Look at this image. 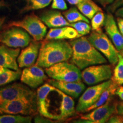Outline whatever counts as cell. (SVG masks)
<instances>
[{"instance_id":"1","label":"cell","mask_w":123,"mask_h":123,"mask_svg":"<svg viewBox=\"0 0 123 123\" xmlns=\"http://www.w3.org/2000/svg\"><path fill=\"white\" fill-rule=\"evenodd\" d=\"M37 103L39 114L50 120H64L76 112L73 98L49 83L38 89Z\"/></svg>"},{"instance_id":"2","label":"cell","mask_w":123,"mask_h":123,"mask_svg":"<svg viewBox=\"0 0 123 123\" xmlns=\"http://www.w3.org/2000/svg\"><path fill=\"white\" fill-rule=\"evenodd\" d=\"M72 54L70 42L62 39H45L41 44L35 64L47 68L58 63L68 61Z\"/></svg>"},{"instance_id":"3","label":"cell","mask_w":123,"mask_h":123,"mask_svg":"<svg viewBox=\"0 0 123 123\" xmlns=\"http://www.w3.org/2000/svg\"><path fill=\"white\" fill-rule=\"evenodd\" d=\"M70 43L73 49L71 63L80 70L89 66L107 62V59L91 43L87 37L82 36L71 40Z\"/></svg>"},{"instance_id":"4","label":"cell","mask_w":123,"mask_h":123,"mask_svg":"<svg viewBox=\"0 0 123 123\" xmlns=\"http://www.w3.org/2000/svg\"><path fill=\"white\" fill-rule=\"evenodd\" d=\"M38 112L37 93L21 97L0 105V114L34 115Z\"/></svg>"},{"instance_id":"5","label":"cell","mask_w":123,"mask_h":123,"mask_svg":"<svg viewBox=\"0 0 123 123\" xmlns=\"http://www.w3.org/2000/svg\"><path fill=\"white\" fill-rule=\"evenodd\" d=\"M91 43L108 60L112 65H116L119 61V52L108 35L101 29L92 30L87 37Z\"/></svg>"},{"instance_id":"6","label":"cell","mask_w":123,"mask_h":123,"mask_svg":"<svg viewBox=\"0 0 123 123\" xmlns=\"http://www.w3.org/2000/svg\"><path fill=\"white\" fill-rule=\"evenodd\" d=\"M49 78L56 80L78 81L81 80V72L77 66L67 61L58 63L46 68Z\"/></svg>"},{"instance_id":"7","label":"cell","mask_w":123,"mask_h":123,"mask_svg":"<svg viewBox=\"0 0 123 123\" xmlns=\"http://www.w3.org/2000/svg\"><path fill=\"white\" fill-rule=\"evenodd\" d=\"M9 26H17L26 30L35 41L42 40L47 34V27L39 17L34 14L27 15L21 21H14Z\"/></svg>"},{"instance_id":"8","label":"cell","mask_w":123,"mask_h":123,"mask_svg":"<svg viewBox=\"0 0 123 123\" xmlns=\"http://www.w3.org/2000/svg\"><path fill=\"white\" fill-rule=\"evenodd\" d=\"M118 103L112 96L103 105L92 110L90 113L81 115V119L84 120V123H107L111 116L117 114Z\"/></svg>"},{"instance_id":"9","label":"cell","mask_w":123,"mask_h":123,"mask_svg":"<svg viewBox=\"0 0 123 123\" xmlns=\"http://www.w3.org/2000/svg\"><path fill=\"white\" fill-rule=\"evenodd\" d=\"M112 76V67L110 64L92 65L83 69L81 72V80L88 86L95 85L108 80Z\"/></svg>"},{"instance_id":"10","label":"cell","mask_w":123,"mask_h":123,"mask_svg":"<svg viewBox=\"0 0 123 123\" xmlns=\"http://www.w3.org/2000/svg\"><path fill=\"white\" fill-rule=\"evenodd\" d=\"M30 36L24 29L17 26H11L0 35V42L12 48H24L29 45Z\"/></svg>"},{"instance_id":"11","label":"cell","mask_w":123,"mask_h":123,"mask_svg":"<svg viewBox=\"0 0 123 123\" xmlns=\"http://www.w3.org/2000/svg\"><path fill=\"white\" fill-rule=\"evenodd\" d=\"M112 81V80L111 79L99 84L91 86L86 89L79 98L76 107V111L80 113L86 112L89 107L99 99L102 92L110 85Z\"/></svg>"},{"instance_id":"12","label":"cell","mask_w":123,"mask_h":123,"mask_svg":"<svg viewBox=\"0 0 123 123\" xmlns=\"http://www.w3.org/2000/svg\"><path fill=\"white\" fill-rule=\"evenodd\" d=\"M35 93L34 91L19 83L10 84L0 88V105L21 97Z\"/></svg>"},{"instance_id":"13","label":"cell","mask_w":123,"mask_h":123,"mask_svg":"<svg viewBox=\"0 0 123 123\" xmlns=\"http://www.w3.org/2000/svg\"><path fill=\"white\" fill-rule=\"evenodd\" d=\"M46 80L47 76L43 70L36 64L26 67L21 75V81L23 83L33 88H37Z\"/></svg>"},{"instance_id":"14","label":"cell","mask_w":123,"mask_h":123,"mask_svg":"<svg viewBox=\"0 0 123 123\" xmlns=\"http://www.w3.org/2000/svg\"><path fill=\"white\" fill-rule=\"evenodd\" d=\"M42 43L39 41H31L26 48L21 51L18 55L17 62L21 68L28 67L34 65L39 55V49Z\"/></svg>"},{"instance_id":"15","label":"cell","mask_w":123,"mask_h":123,"mask_svg":"<svg viewBox=\"0 0 123 123\" xmlns=\"http://www.w3.org/2000/svg\"><path fill=\"white\" fill-rule=\"evenodd\" d=\"M106 34L114 44L119 53L123 51V36L120 31L114 17L111 12H108L106 15L104 23Z\"/></svg>"},{"instance_id":"16","label":"cell","mask_w":123,"mask_h":123,"mask_svg":"<svg viewBox=\"0 0 123 123\" xmlns=\"http://www.w3.org/2000/svg\"><path fill=\"white\" fill-rule=\"evenodd\" d=\"M48 83L75 99L78 98L86 89L85 84L81 80L66 81L51 79L48 80Z\"/></svg>"},{"instance_id":"17","label":"cell","mask_w":123,"mask_h":123,"mask_svg":"<svg viewBox=\"0 0 123 123\" xmlns=\"http://www.w3.org/2000/svg\"><path fill=\"white\" fill-rule=\"evenodd\" d=\"M19 48H12L6 45L0 46V66L13 70H19L17 58Z\"/></svg>"},{"instance_id":"18","label":"cell","mask_w":123,"mask_h":123,"mask_svg":"<svg viewBox=\"0 0 123 123\" xmlns=\"http://www.w3.org/2000/svg\"><path fill=\"white\" fill-rule=\"evenodd\" d=\"M40 19L47 26L50 28H57L70 26L71 24L64 18L61 12L56 10H48L42 14L39 17Z\"/></svg>"},{"instance_id":"19","label":"cell","mask_w":123,"mask_h":123,"mask_svg":"<svg viewBox=\"0 0 123 123\" xmlns=\"http://www.w3.org/2000/svg\"><path fill=\"white\" fill-rule=\"evenodd\" d=\"M74 27L66 26L51 28L46 35V39H74L80 37Z\"/></svg>"},{"instance_id":"20","label":"cell","mask_w":123,"mask_h":123,"mask_svg":"<svg viewBox=\"0 0 123 123\" xmlns=\"http://www.w3.org/2000/svg\"><path fill=\"white\" fill-rule=\"evenodd\" d=\"M78 10L88 19H91L93 16L102 9L92 0H84L76 5Z\"/></svg>"},{"instance_id":"21","label":"cell","mask_w":123,"mask_h":123,"mask_svg":"<svg viewBox=\"0 0 123 123\" xmlns=\"http://www.w3.org/2000/svg\"><path fill=\"white\" fill-rule=\"evenodd\" d=\"M119 86V85H117L116 83L112 80L110 85L102 92V93L101 94L99 99L95 102V104H93V105L89 107L86 110V112L91 111L92 110H94L96 108L99 107V106L103 105V104L105 103L110 97L113 96L115 94V92H116V89Z\"/></svg>"},{"instance_id":"22","label":"cell","mask_w":123,"mask_h":123,"mask_svg":"<svg viewBox=\"0 0 123 123\" xmlns=\"http://www.w3.org/2000/svg\"><path fill=\"white\" fill-rule=\"evenodd\" d=\"M63 15H64L66 20L70 24L79 21H84L88 24L90 23L88 18L86 17L79 10L75 7H71L68 10L63 12Z\"/></svg>"},{"instance_id":"23","label":"cell","mask_w":123,"mask_h":123,"mask_svg":"<svg viewBox=\"0 0 123 123\" xmlns=\"http://www.w3.org/2000/svg\"><path fill=\"white\" fill-rule=\"evenodd\" d=\"M32 117L30 116L0 114V123H30Z\"/></svg>"},{"instance_id":"24","label":"cell","mask_w":123,"mask_h":123,"mask_svg":"<svg viewBox=\"0 0 123 123\" xmlns=\"http://www.w3.org/2000/svg\"><path fill=\"white\" fill-rule=\"evenodd\" d=\"M20 70L13 71L7 68L4 73L0 74V86L9 84L21 78Z\"/></svg>"},{"instance_id":"25","label":"cell","mask_w":123,"mask_h":123,"mask_svg":"<svg viewBox=\"0 0 123 123\" xmlns=\"http://www.w3.org/2000/svg\"><path fill=\"white\" fill-rule=\"evenodd\" d=\"M26 5L22 9V13L43 9L48 6L52 2V0H26Z\"/></svg>"},{"instance_id":"26","label":"cell","mask_w":123,"mask_h":123,"mask_svg":"<svg viewBox=\"0 0 123 123\" xmlns=\"http://www.w3.org/2000/svg\"><path fill=\"white\" fill-rule=\"evenodd\" d=\"M111 79L119 86L123 84V55L119 53V61L113 70Z\"/></svg>"},{"instance_id":"27","label":"cell","mask_w":123,"mask_h":123,"mask_svg":"<svg viewBox=\"0 0 123 123\" xmlns=\"http://www.w3.org/2000/svg\"><path fill=\"white\" fill-rule=\"evenodd\" d=\"M106 15L103 11H99L91 18V29L92 30H99L104 25Z\"/></svg>"},{"instance_id":"28","label":"cell","mask_w":123,"mask_h":123,"mask_svg":"<svg viewBox=\"0 0 123 123\" xmlns=\"http://www.w3.org/2000/svg\"><path fill=\"white\" fill-rule=\"evenodd\" d=\"M70 26L74 28L81 37L85 36L90 33L91 27L88 23L84 21H79L75 23H71Z\"/></svg>"},{"instance_id":"29","label":"cell","mask_w":123,"mask_h":123,"mask_svg":"<svg viewBox=\"0 0 123 123\" xmlns=\"http://www.w3.org/2000/svg\"><path fill=\"white\" fill-rule=\"evenodd\" d=\"M51 8L55 10H66L67 5L64 0H52Z\"/></svg>"},{"instance_id":"30","label":"cell","mask_w":123,"mask_h":123,"mask_svg":"<svg viewBox=\"0 0 123 123\" xmlns=\"http://www.w3.org/2000/svg\"><path fill=\"white\" fill-rule=\"evenodd\" d=\"M123 6V0H114L111 4L109 5L107 10L111 13H115L119 7Z\"/></svg>"},{"instance_id":"31","label":"cell","mask_w":123,"mask_h":123,"mask_svg":"<svg viewBox=\"0 0 123 123\" xmlns=\"http://www.w3.org/2000/svg\"><path fill=\"white\" fill-rule=\"evenodd\" d=\"M107 123H123V116L121 115L115 114L111 116Z\"/></svg>"},{"instance_id":"32","label":"cell","mask_w":123,"mask_h":123,"mask_svg":"<svg viewBox=\"0 0 123 123\" xmlns=\"http://www.w3.org/2000/svg\"><path fill=\"white\" fill-rule=\"evenodd\" d=\"M116 23L120 31L123 36V18L118 17L116 19Z\"/></svg>"},{"instance_id":"33","label":"cell","mask_w":123,"mask_h":123,"mask_svg":"<svg viewBox=\"0 0 123 123\" xmlns=\"http://www.w3.org/2000/svg\"><path fill=\"white\" fill-rule=\"evenodd\" d=\"M35 123H51L50 119L43 116H37L34 119Z\"/></svg>"},{"instance_id":"34","label":"cell","mask_w":123,"mask_h":123,"mask_svg":"<svg viewBox=\"0 0 123 123\" xmlns=\"http://www.w3.org/2000/svg\"><path fill=\"white\" fill-rule=\"evenodd\" d=\"M95 1L99 4H100L101 6L105 7L111 4L114 1V0H95Z\"/></svg>"},{"instance_id":"35","label":"cell","mask_w":123,"mask_h":123,"mask_svg":"<svg viewBox=\"0 0 123 123\" xmlns=\"http://www.w3.org/2000/svg\"><path fill=\"white\" fill-rule=\"evenodd\" d=\"M115 94L119 97L120 99L123 101V86H119L115 92Z\"/></svg>"},{"instance_id":"36","label":"cell","mask_w":123,"mask_h":123,"mask_svg":"<svg viewBox=\"0 0 123 123\" xmlns=\"http://www.w3.org/2000/svg\"><path fill=\"white\" fill-rule=\"evenodd\" d=\"M115 13V15H116L117 17H119L123 18V6L120 7H119V9H117Z\"/></svg>"},{"instance_id":"37","label":"cell","mask_w":123,"mask_h":123,"mask_svg":"<svg viewBox=\"0 0 123 123\" xmlns=\"http://www.w3.org/2000/svg\"><path fill=\"white\" fill-rule=\"evenodd\" d=\"M117 114L123 116V101L122 102L118 103L117 105Z\"/></svg>"},{"instance_id":"38","label":"cell","mask_w":123,"mask_h":123,"mask_svg":"<svg viewBox=\"0 0 123 123\" xmlns=\"http://www.w3.org/2000/svg\"><path fill=\"white\" fill-rule=\"evenodd\" d=\"M68 3L71 5H76L81 1H83L84 0H67Z\"/></svg>"},{"instance_id":"39","label":"cell","mask_w":123,"mask_h":123,"mask_svg":"<svg viewBox=\"0 0 123 123\" xmlns=\"http://www.w3.org/2000/svg\"><path fill=\"white\" fill-rule=\"evenodd\" d=\"M5 18V17H0V27L2 26V25L4 24Z\"/></svg>"},{"instance_id":"40","label":"cell","mask_w":123,"mask_h":123,"mask_svg":"<svg viewBox=\"0 0 123 123\" xmlns=\"http://www.w3.org/2000/svg\"><path fill=\"white\" fill-rule=\"evenodd\" d=\"M7 68H5L4 67H2V66H0V74L4 73V72L6 70H7Z\"/></svg>"},{"instance_id":"41","label":"cell","mask_w":123,"mask_h":123,"mask_svg":"<svg viewBox=\"0 0 123 123\" xmlns=\"http://www.w3.org/2000/svg\"><path fill=\"white\" fill-rule=\"evenodd\" d=\"M5 6V4L3 1H0V9Z\"/></svg>"},{"instance_id":"42","label":"cell","mask_w":123,"mask_h":123,"mask_svg":"<svg viewBox=\"0 0 123 123\" xmlns=\"http://www.w3.org/2000/svg\"><path fill=\"white\" fill-rule=\"evenodd\" d=\"M120 54H122V55H123V51H122V52H120Z\"/></svg>"}]
</instances>
